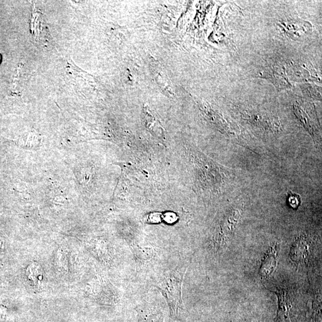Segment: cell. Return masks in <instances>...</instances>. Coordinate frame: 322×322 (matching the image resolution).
Wrapping results in <instances>:
<instances>
[{
    "label": "cell",
    "instance_id": "5b68a950",
    "mask_svg": "<svg viewBox=\"0 0 322 322\" xmlns=\"http://www.w3.org/2000/svg\"><path fill=\"white\" fill-rule=\"evenodd\" d=\"M143 112L144 121H145L147 129L157 139L160 140L165 139V130L147 106L144 108Z\"/></svg>",
    "mask_w": 322,
    "mask_h": 322
},
{
    "label": "cell",
    "instance_id": "52a82bcc",
    "mask_svg": "<svg viewBox=\"0 0 322 322\" xmlns=\"http://www.w3.org/2000/svg\"><path fill=\"white\" fill-rule=\"evenodd\" d=\"M294 111L295 116L301 121L304 129L309 133L314 139H316V130H314L313 124L312 123L310 118L308 116V114L296 104H294Z\"/></svg>",
    "mask_w": 322,
    "mask_h": 322
},
{
    "label": "cell",
    "instance_id": "3957f363",
    "mask_svg": "<svg viewBox=\"0 0 322 322\" xmlns=\"http://www.w3.org/2000/svg\"><path fill=\"white\" fill-rule=\"evenodd\" d=\"M197 103H198L200 110L205 114L207 119L213 126H215L217 129L223 133L232 134L229 125L218 112L212 109V108L205 101L199 100L197 101Z\"/></svg>",
    "mask_w": 322,
    "mask_h": 322
},
{
    "label": "cell",
    "instance_id": "ba28073f",
    "mask_svg": "<svg viewBox=\"0 0 322 322\" xmlns=\"http://www.w3.org/2000/svg\"><path fill=\"white\" fill-rule=\"evenodd\" d=\"M305 97L313 100H321V88L316 85L305 84L301 86Z\"/></svg>",
    "mask_w": 322,
    "mask_h": 322
},
{
    "label": "cell",
    "instance_id": "6da1fadb",
    "mask_svg": "<svg viewBox=\"0 0 322 322\" xmlns=\"http://www.w3.org/2000/svg\"><path fill=\"white\" fill-rule=\"evenodd\" d=\"M183 278L184 272H172L166 275L156 286L165 297L174 317H179L184 311L182 297Z\"/></svg>",
    "mask_w": 322,
    "mask_h": 322
},
{
    "label": "cell",
    "instance_id": "9c48e42d",
    "mask_svg": "<svg viewBox=\"0 0 322 322\" xmlns=\"http://www.w3.org/2000/svg\"><path fill=\"white\" fill-rule=\"evenodd\" d=\"M139 322H163V318L161 314L155 312H148L141 315Z\"/></svg>",
    "mask_w": 322,
    "mask_h": 322
},
{
    "label": "cell",
    "instance_id": "7a4b0ae2",
    "mask_svg": "<svg viewBox=\"0 0 322 322\" xmlns=\"http://www.w3.org/2000/svg\"><path fill=\"white\" fill-rule=\"evenodd\" d=\"M258 77L265 79L274 84L278 91L291 89L292 85L284 66L279 64L269 65L264 68Z\"/></svg>",
    "mask_w": 322,
    "mask_h": 322
},
{
    "label": "cell",
    "instance_id": "8992f818",
    "mask_svg": "<svg viewBox=\"0 0 322 322\" xmlns=\"http://www.w3.org/2000/svg\"><path fill=\"white\" fill-rule=\"evenodd\" d=\"M278 246H275L269 249L259 269V275L265 279L270 276L277 264Z\"/></svg>",
    "mask_w": 322,
    "mask_h": 322
},
{
    "label": "cell",
    "instance_id": "277c9868",
    "mask_svg": "<svg viewBox=\"0 0 322 322\" xmlns=\"http://www.w3.org/2000/svg\"><path fill=\"white\" fill-rule=\"evenodd\" d=\"M154 76H155L157 84L168 96H172L174 91L172 83L168 77L166 72L164 71L163 67L156 62H152L151 64Z\"/></svg>",
    "mask_w": 322,
    "mask_h": 322
},
{
    "label": "cell",
    "instance_id": "30bf717a",
    "mask_svg": "<svg viewBox=\"0 0 322 322\" xmlns=\"http://www.w3.org/2000/svg\"><path fill=\"white\" fill-rule=\"evenodd\" d=\"M288 201L292 209H297L298 206L300 205V196L296 193L289 192L288 194Z\"/></svg>",
    "mask_w": 322,
    "mask_h": 322
},
{
    "label": "cell",
    "instance_id": "8fae6325",
    "mask_svg": "<svg viewBox=\"0 0 322 322\" xmlns=\"http://www.w3.org/2000/svg\"><path fill=\"white\" fill-rule=\"evenodd\" d=\"M163 220V214L159 212L151 213L146 216V221L149 223H159Z\"/></svg>",
    "mask_w": 322,
    "mask_h": 322
},
{
    "label": "cell",
    "instance_id": "7c38bea8",
    "mask_svg": "<svg viewBox=\"0 0 322 322\" xmlns=\"http://www.w3.org/2000/svg\"><path fill=\"white\" fill-rule=\"evenodd\" d=\"M178 219L176 213L174 212H167L163 214V220L169 224H172L174 222H176Z\"/></svg>",
    "mask_w": 322,
    "mask_h": 322
},
{
    "label": "cell",
    "instance_id": "4fadbf2b",
    "mask_svg": "<svg viewBox=\"0 0 322 322\" xmlns=\"http://www.w3.org/2000/svg\"><path fill=\"white\" fill-rule=\"evenodd\" d=\"M245 322H264V320L263 318L261 317L257 318V317H249L246 318Z\"/></svg>",
    "mask_w": 322,
    "mask_h": 322
}]
</instances>
